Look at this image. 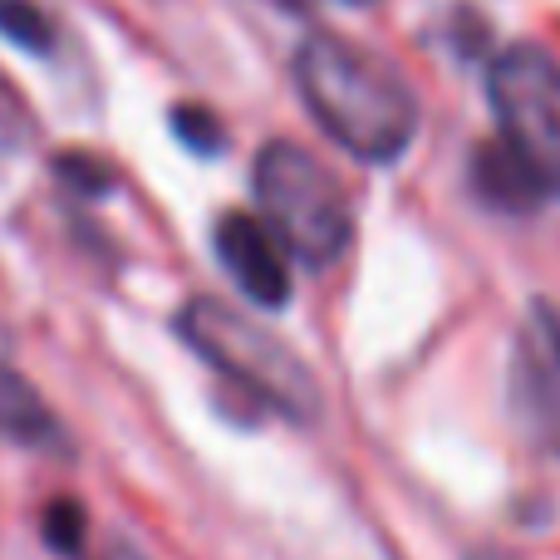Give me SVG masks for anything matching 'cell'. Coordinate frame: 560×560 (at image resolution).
Segmentation results:
<instances>
[{
	"label": "cell",
	"mask_w": 560,
	"mask_h": 560,
	"mask_svg": "<svg viewBox=\"0 0 560 560\" xmlns=\"http://www.w3.org/2000/svg\"><path fill=\"white\" fill-rule=\"evenodd\" d=\"M295 94L319 128L359 163H398L418 138V98L378 55L339 35H310L295 49Z\"/></svg>",
	"instance_id": "obj_1"
},
{
	"label": "cell",
	"mask_w": 560,
	"mask_h": 560,
	"mask_svg": "<svg viewBox=\"0 0 560 560\" xmlns=\"http://www.w3.org/2000/svg\"><path fill=\"white\" fill-rule=\"evenodd\" d=\"M173 329L202 364H212L226 384L242 388L256 408L300 428H310L319 418L325 394H319V378L310 374V364L280 335L246 319L226 300H212V295L187 300L177 310Z\"/></svg>",
	"instance_id": "obj_2"
},
{
	"label": "cell",
	"mask_w": 560,
	"mask_h": 560,
	"mask_svg": "<svg viewBox=\"0 0 560 560\" xmlns=\"http://www.w3.org/2000/svg\"><path fill=\"white\" fill-rule=\"evenodd\" d=\"M252 187H256L261 222L280 236L290 261L310 266V271H325V266H335L349 252V242H354V207H349V192L339 187V177L315 153L276 138V143H266L256 153Z\"/></svg>",
	"instance_id": "obj_3"
},
{
	"label": "cell",
	"mask_w": 560,
	"mask_h": 560,
	"mask_svg": "<svg viewBox=\"0 0 560 560\" xmlns=\"http://www.w3.org/2000/svg\"><path fill=\"white\" fill-rule=\"evenodd\" d=\"M497 143L536 177L546 202L560 197V59L546 45H512L487 69Z\"/></svg>",
	"instance_id": "obj_4"
},
{
	"label": "cell",
	"mask_w": 560,
	"mask_h": 560,
	"mask_svg": "<svg viewBox=\"0 0 560 560\" xmlns=\"http://www.w3.org/2000/svg\"><path fill=\"white\" fill-rule=\"evenodd\" d=\"M506 413L522 443L560 463V305L532 300L506 359Z\"/></svg>",
	"instance_id": "obj_5"
},
{
	"label": "cell",
	"mask_w": 560,
	"mask_h": 560,
	"mask_svg": "<svg viewBox=\"0 0 560 560\" xmlns=\"http://www.w3.org/2000/svg\"><path fill=\"white\" fill-rule=\"evenodd\" d=\"M212 252L232 285L242 290L252 305L261 310H285L290 305V256L280 236L261 217L252 212H222L212 226Z\"/></svg>",
	"instance_id": "obj_6"
},
{
	"label": "cell",
	"mask_w": 560,
	"mask_h": 560,
	"mask_svg": "<svg viewBox=\"0 0 560 560\" xmlns=\"http://www.w3.org/2000/svg\"><path fill=\"white\" fill-rule=\"evenodd\" d=\"M0 438L20 447H65L59 418L49 413L39 388L25 384L10 364H0Z\"/></svg>",
	"instance_id": "obj_7"
},
{
	"label": "cell",
	"mask_w": 560,
	"mask_h": 560,
	"mask_svg": "<svg viewBox=\"0 0 560 560\" xmlns=\"http://www.w3.org/2000/svg\"><path fill=\"white\" fill-rule=\"evenodd\" d=\"M472 192L482 197L492 212H536V207L546 202L536 177L526 173L502 143H482L472 153Z\"/></svg>",
	"instance_id": "obj_8"
},
{
	"label": "cell",
	"mask_w": 560,
	"mask_h": 560,
	"mask_svg": "<svg viewBox=\"0 0 560 560\" xmlns=\"http://www.w3.org/2000/svg\"><path fill=\"white\" fill-rule=\"evenodd\" d=\"M39 532H45V546L59 556H79L89 541V512L74 502V497H55L39 512Z\"/></svg>",
	"instance_id": "obj_9"
},
{
	"label": "cell",
	"mask_w": 560,
	"mask_h": 560,
	"mask_svg": "<svg viewBox=\"0 0 560 560\" xmlns=\"http://www.w3.org/2000/svg\"><path fill=\"white\" fill-rule=\"evenodd\" d=\"M0 35H10L25 49L55 45V25H49V15L39 5H30V0H0Z\"/></svg>",
	"instance_id": "obj_10"
},
{
	"label": "cell",
	"mask_w": 560,
	"mask_h": 560,
	"mask_svg": "<svg viewBox=\"0 0 560 560\" xmlns=\"http://www.w3.org/2000/svg\"><path fill=\"white\" fill-rule=\"evenodd\" d=\"M173 133L183 138V148H192V153H202V158H212V153L226 148V128L217 124V114L202 108V104H177L173 108Z\"/></svg>",
	"instance_id": "obj_11"
},
{
	"label": "cell",
	"mask_w": 560,
	"mask_h": 560,
	"mask_svg": "<svg viewBox=\"0 0 560 560\" xmlns=\"http://www.w3.org/2000/svg\"><path fill=\"white\" fill-rule=\"evenodd\" d=\"M55 173L65 177L74 192H84V197H104L108 187H114V173H108L98 158H89V153H65L55 163Z\"/></svg>",
	"instance_id": "obj_12"
},
{
	"label": "cell",
	"mask_w": 560,
	"mask_h": 560,
	"mask_svg": "<svg viewBox=\"0 0 560 560\" xmlns=\"http://www.w3.org/2000/svg\"><path fill=\"white\" fill-rule=\"evenodd\" d=\"M98 560H148L143 551H138V546H128V541H108L104 546V556Z\"/></svg>",
	"instance_id": "obj_13"
},
{
	"label": "cell",
	"mask_w": 560,
	"mask_h": 560,
	"mask_svg": "<svg viewBox=\"0 0 560 560\" xmlns=\"http://www.w3.org/2000/svg\"><path fill=\"white\" fill-rule=\"evenodd\" d=\"M467 560H522V556H512V551H502V546H477Z\"/></svg>",
	"instance_id": "obj_14"
},
{
	"label": "cell",
	"mask_w": 560,
	"mask_h": 560,
	"mask_svg": "<svg viewBox=\"0 0 560 560\" xmlns=\"http://www.w3.org/2000/svg\"><path fill=\"white\" fill-rule=\"evenodd\" d=\"M349 5H369V0H349Z\"/></svg>",
	"instance_id": "obj_15"
}]
</instances>
